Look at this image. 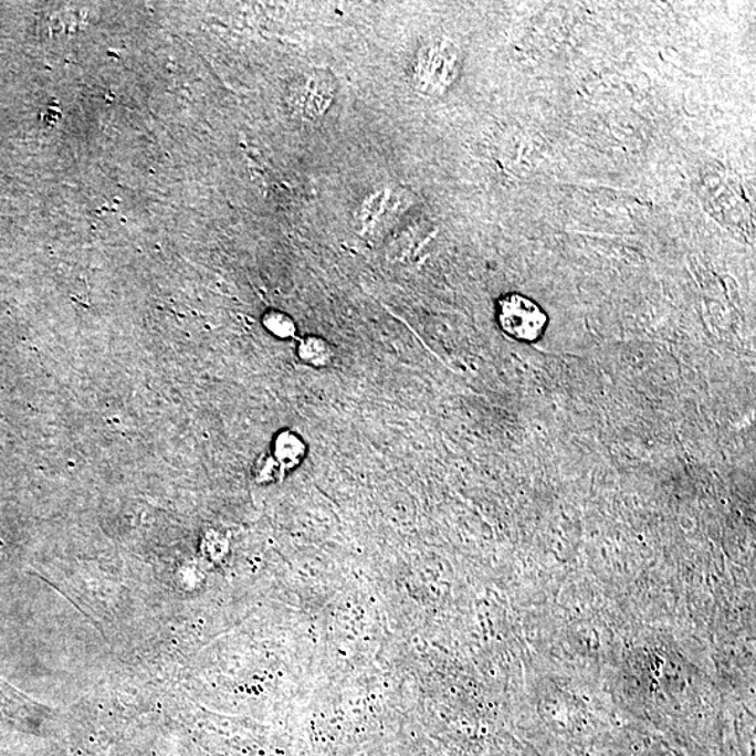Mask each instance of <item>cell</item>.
<instances>
[{
  "label": "cell",
  "mask_w": 756,
  "mask_h": 756,
  "mask_svg": "<svg viewBox=\"0 0 756 756\" xmlns=\"http://www.w3.org/2000/svg\"><path fill=\"white\" fill-rule=\"evenodd\" d=\"M497 323L504 334L523 343H534L545 333L548 317L544 309L523 294L511 293L497 303Z\"/></svg>",
  "instance_id": "6da1fadb"
},
{
  "label": "cell",
  "mask_w": 756,
  "mask_h": 756,
  "mask_svg": "<svg viewBox=\"0 0 756 756\" xmlns=\"http://www.w3.org/2000/svg\"><path fill=\"white\" fill-rule=\"evenodd\" d=\"M307 455L306 441L302 434L286 430L277 435L275 441V456L282 469L293 470L302 464Z\"/></svg>",
  "instance_id": "7a4b0ae2"
},
{
  "label": "cell",
  "mask_w": 756,
  "mask_h": 756,
  "mask_svg": "<svg viewBox=\"0 0 756 756\" xmlns=\"http://www.w3.org/2000/svg\"><path fill=\"white\" fill-rule=\"evenodd\" d=\"M298 359L312 367H328L334 360V349L327 339L318 335H307L297 344Z\"/></svg>",
  "instance_id": "3957f363"
},
{
  "label": "cell",
  "mask_w": 756,
  "mask_h": 756,
  "mask_svg": "<svg viewBox=\"0 0 756 756\" xmlns=\"http://www.w3.org/2000/svg\"><path fill=\"white\" fill-rule=\"evenodd\" d=\"M265 327L271 330V334L281 339H291L296 335V324H294L291 315L282 312H271L265 315Z\"/></svg>",
  "instance_id": "277c9868"
}]
</instances>
